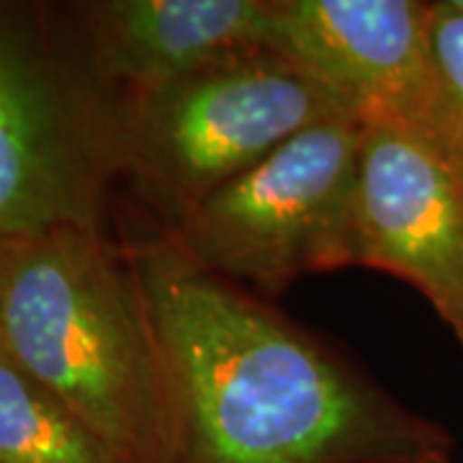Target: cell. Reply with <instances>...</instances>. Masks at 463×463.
<instances>
[{
  "instance_id": "cell-1",
  "label": "cell",
  "mask_w": 463,
  "mask_h": 463,
  "mask_svg": "<svg viewBox=\"0 0 463 463\" xmlns=\"http://www.w3.org/2000/svg\"><path fill=\"white\" fill-rule=\"evenodd\" d=\"M165 394L163 463H453L456 440L165 230L124 240Z\"/></svg>"
},
{
  "instance_id": "cell-2",
  "label": "cell",
  "mask_w": 463,
  "mask_h": 463,
  "mask_svg": "<svg viewBox=\"0 0 463 463\" xmlns=\"http://www.w3.org/2000/svg\"><path fill=\"white\" fill-rule=\"evenodd\" d=\"M0 345L124 463L165 461V394L124 242L60 230L14 242Z\"/></svg>"
},
{
  "instance_id": "cell-3",
  "label": "cell",
  "mask_w": 463,
  "mask_h": 463,
  "mask_svg": "<svg viewBox=\"0 0 463 463\" xmlns=\"http://www.w3.org/2000/svg\"><path fill=\"white\" fill-rule=\"evenodd\" d=\"M330 116L340 114L319 85L270 47L106 96L116 175L160 214L163 230Z\"/></svg>"
},
{
  "instance_id": "cell-4",
  "label": "cell",
  "mask_w": 463,
  "mask_h": 463,
  "mask_svg": "<svg viewBox=\"0 0 463 463\" xmlns=\"http://www.w3.org/2000/svg\"><path fill=\"white\" fill-rule=\"evenodd\" d=\"M364 124L330 116L276 147L167 227L201 268L276 297L312 273L358 265Z\"/></svg>"
},
{
  "instance_id": "cell-5",
  "label": "cell",
  "mask_w": 463,
  "mask_h": 463,
  "mask_svg": "<svg viewBox=\"0 0 463 463\" xmlns=\"http://www.w3.org/2000/svg\"><path fill=\"white\" fill-rule=\"evenodd\" d=\"M106 96L44 11L0 3V242L103 230Z\"/></svg>"
},
{
  "instance_id": "cell-6",
  "label": "cell",
  "mask_w": 463,
  "mask_h": 463,
  "mask_svg": "<svg viewBox=\"0 0 463 463\" xmlns=\"http://www.w3.org/2000/svg\"><path fill=\"white\" fill-rule=\"evenodd\" d=\"M268 47L315 80L340 116L364 127L410 124L450 147L430 3L273 0Z\"/></svg>"
},
{
  "instance_id": "cell-7",
  "label": "cell",
  "mask_w": 463,
  "mask_h": 463,
  "mask_svg": "<svg viewBox=\"0 0 463 463\" xmlns=\"http://www.w3.org/2000/svg\"><path fill=\"white\" fill-rule=\"evenodd\" d=\"M358 265L414 286L463 347V160L410 124L364 127Z\"/></svg>"
},
{
  "instance_id": "cell-8",
  "label": "cell",
  "mask_w": 463,
  "mask_h": 463,
  "mask_svg": "<svg viewBox=\"0 0 463 463\" xmlns=\"http://www.w3.org/2000/svg\"><path fill=\"white\" fill-rule=\"evenodd\" d=\"M72 8V42L103 96L263 50L273 24V0H93Z\"/></svg>"
},
{
  "instance_id": "cell-9",
  "label": "cell",
  "mask_w": 463,
  "mask_h": 463,
  "mask_svg": "<svg viewBox=\"0 0 463 463\" xmlns=\"http://www.w3.org/2000/svg\"><path fill=\"white\" fill-rule=\"evenodd\" d=\"M0 463H124L0 345Z\"/></svg>"
},
{
  "instance_id": "cell-10",
  "label": "cell",
  "mask_w": 463,
  "mask_h": 463,
  "mask_svg": "<svg viewBox=\"0 0 463 463\" xmlns=\"http://www.w3.org/2000/svg\"><path fill=\"white\" fill-rule=\"evenodd\" d=\"M430 33L446 93L450 147L463 160V11L450 0L430 3Z\"/></svg>"
},
{
  "instance_id": "cell-11",
  "label": "cell",
  "mask_w": 463,
  "mask_h": 463,
  "mask_svg": "<svg viewBox=\"0 0 463 463\" xmlns=\"http://www.w3.org/2000/svg\"><path fill=\"white\" fill-rule=\"evenodd\" d=\"M8 252L11 245L0 242V297H3V283H5V268H8Z\"/></svg>"
},
{
  "instance_id": "cell-12",
  "label": "cell",
  "mask_w": 463,
  "mask_h": 463,
  "mask_svg": "<svg viewBox=\"0 0 463 463\" xmlns=\"http://www.w3.org/2000/svg\"><path fill=\"white\" fill-rule=\"evenodd\" d=\"M450 3H453V5H456L458 11H463V0H450Z\"/></svg>"
}]
</instances>
